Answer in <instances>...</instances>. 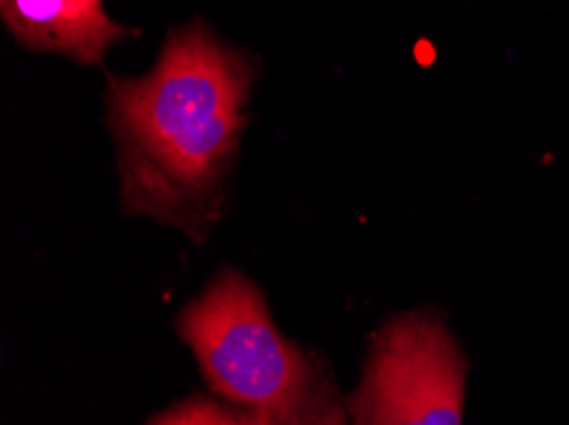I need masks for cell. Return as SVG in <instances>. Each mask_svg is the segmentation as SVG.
<instances>
[{
    "mask_svg": "<svg viewBox=\"0 0 569 425\" xmlns=\"http://www.w3.org/2000/svg\"><path fill=\"white\" fill-rule=\"evenodd\" d=\"M146 425H269L263 421H256L253 415L232 405H222L210 397H189L184 403L171 405L169 411L159 413L157 418Z\"/></svg>",
    "mask_w": 569,
    "mask_h": 425,
    "instance_id": "cell-5",
    "label": "cell"
},
{
    "mask_svg": "<svg viewBox=\"0 0 569 425\" xmlns=\"http://www.w3.org/2000/svg\"><path fill=\"white\" fill-rule=\"evenodd\" d=\"M253 64L204 21L171 31L138 80L108 77L120 206L200 242L222 212V184L246 130Z\"/></svg>",
    "mask_w": 569,
    "mask_h": 425,
    "instance_id": "cell-1",
    "label": "cell"
},
{
    "mask_svg": "<svg viewBox=\"0 0 569 425\" xmlns=\"http://www.w3.org/2000/svg\"><path fill=\"white\" fill-rule=\"evenodd\" d=\"M177 332L214 395L269 425H348L327 364L276 328L263 293L238 271H220L182 308Z\"/></svg>",
    "mask_w": 569,
    "mask_h": 425,
    "instance_id": "cell-2",
    "label": "cell"
},
{
    "mask_svg": "<svg viewBox=\"0 0 569 425\" xmlns=\"http://www.w3.org/2000/svg\"><path fill=\"white\" fill-rule=\"evenodd\" d=\"M468 360L442 316L409 311L378 328L358 387L345 397L348 425H462Z\"/></svg>",
    "mask_w": 569,
    "mask_h": 425,
    "instance_id": "cell-3",
    "label": "cell"
},
{
    "mask_svg": "<svg viewBox=\"0 0 569 425\" xmlns=\"http://www.w3.org/2000/svg\"><path fill=\"white\" fill-rule=\"evenodd\" d=\"M0 19L23 49L102 64L108 49L136 29L106 13L102 0H0Z\"/></svg>",
    "mask_w": 569,
    "mask_h": 425,
    "instance_id": "cell-4",
    "label": "cell"
}]
</instances>
